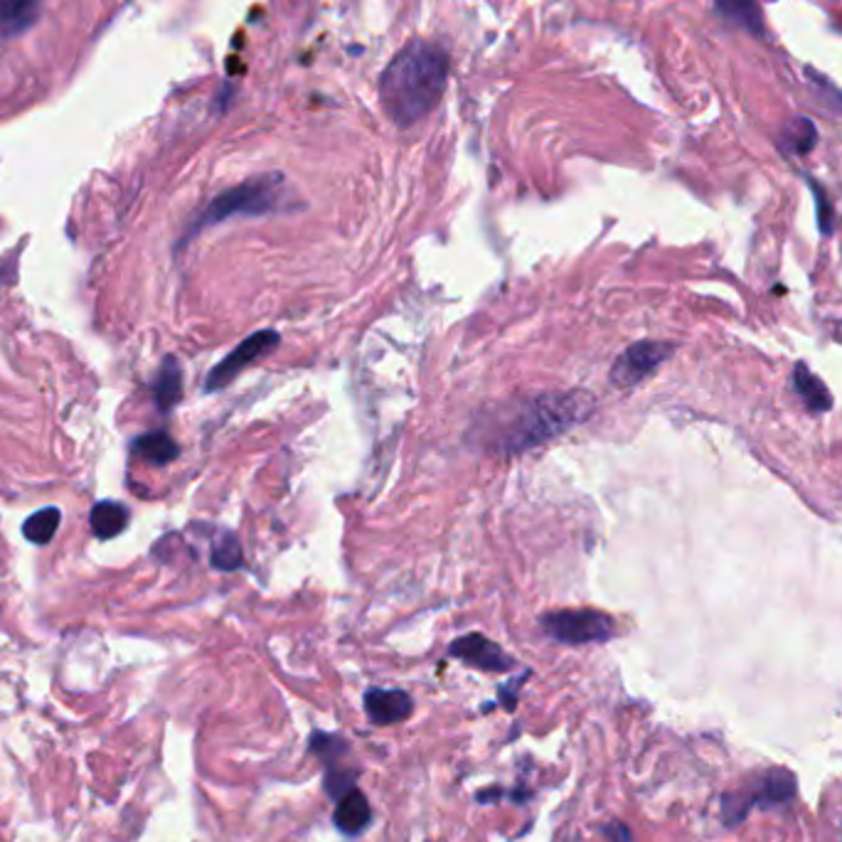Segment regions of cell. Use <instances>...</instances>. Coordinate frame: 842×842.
<instances>
[{
  "instance_id": "9",
  "label": "cell",
  "mask_w": 842,
  "mask_h": 842,
  "mask_svg": "<svg viewBox=\"0 0 842 842\" xmlns=\"http://www.w3.org/2000/svg\"><path fill=\"white\" fill-rule=\"evenodd\" d=\"M365 712L372 724L390 726L404 722L409 714L414 712V700L404 690H384V688H370L365 692Z\"/></svg>"
},
{
  "instance_id": "20",
  "label": "cell",
  "mask_w": 842,
  "mask_h": 842,
  "mask_svg": "<svg viewBox=\"0 0 842 842\" xmlns=\"http://www.w3.org/2000/svg\"><path fill=\"white\" fill-rule=\"evenodd\" d=\"M210 562L220 572H237L244 564V552L239 548V542L232 532H222L218 540L212 542Z\"/></svg>"
},
{
  "instance_id": "16",
  "label": "cell",
  "mask_w": 842,
  "mask_h": 842,
  "mask_svg": "<svg viewBox=\"0 0 842 842\" xmlns=\"http://www.w3.org/2000/svg\"><path fill=\"white\" fill-rule=\"evenodd\" d=\"M133 451L148 463H156V465H166L170 461H176L180 453L178 443L168 434V431H151V434L139 437L133 441Z\"/></svg>"
},
{
  "instance_id": "11",
  "label": "cell",
  "mask_w": 842,
  "mask_h": 842,
  "mask_svg": "<svg viewBox=\"0 0 842 842\" xmlns=\"http://www.w3.org/2000/svg\"><path fill=\"white\" fill-rule=\"evenodd\" d=\"M42 0H0V38H18L38 22Z\"/></svg>"
},
{
  "instance_id": "24",
  "label": "cell",
  "mask_w": 842,
  "mask_h": 842,
  "mask_svg": "<svg viewBox=\"0 0 842 842\" xmlns=\"http://www.w3.org/2000/svg\"><path fill=\"white\" fill-rule=\"evenodd\" d=\"M528 678H530V670H528V673L522 675V678L510 680L508 685H503V688L498 690V702L503 704V708H505L508 712H515V704H518V698H520V688H522V682H525Z\"/></svg>"
},
{
  "instance_id": "23",
  "label": "cell",
  "mask_w": 842,
  "mask_h": 842,
  "mask_svg": "<svg viewBox=\"0 0 842 842\" xmlns=\"http://www.w3.org/2000/svg\"><path fill=\"white\" fill-rule=\"evenodd\" d=\"M808 74H811V82L818 87V92L823 94V99L830 101V107H835L838 111H842V92L840 89L823 74H818L813 70H808Z\"/></svg>"
},
{
  "instance_id": "13",
  "label": "cell",
  "mask_w": 842,
  "mask_h": 842,
  "mask_svg": "<svg viewBox=\"0 0 842 842\" xmlns=\"http://www.w3.org/2000/svg\"><path fill=\"white\" fill-rule=\"evenodd\" d=\"M714 8L732 26L751 32L754 38L764 36V13L759 0H714Z\"/></svg>"
},
{
  "instance_id": "4",
  "label": "cell",
  "mask_w": 842,
  "mask_h": 842,
  "mask_svg": "<svg viewBox=\"0 0 842 842\" xmlns=\"http://www.w3.org/2000/svg\"><path fill=\"white\" fill-rule=\"evenodd\" d=\"M799 795V781L786 766L761 771L746 786L722 793V821L726 828H736L751 813V808L789 805Z\"/></svg>"
},
{
  "instance_id": "14",
  "label": "cell",
  "mask_w": 842,
  "mask_h": 842,
  "mask_svg": "<svg viewBox=\"0 0 842 842\" xmlns=\"http://www.w3.org/2000/svg\"><path fill=\"white\" fill-rule=\"evenodd\" d=\"M129 510L117 500H101L92 508L89 520H92V532L99 540H113L117 534L129 528Z\"/></svg>"
},
{
  "instance_id": "10",
  "label": "cell",
  "mask_w": 842,
  "mask_h": 842,
  "mask_svg": "<svg viewBox=\"0 0 842 842\" xmlns=\"http://www.w3.org/2000/svg\"><path fill=\"white\" fill-rule=\"evenodd\" d=\"M372 823V808L368 795L360 789L345 793L343 799L335 801V811H333V825L338 828V833H343L348 838H358L368 830Z\"/></svg>"
},
{
  "instance_id": "2",
  "label": "cell",
  "mask_w": 842,
  "mask_h": 842,
  "mask_svg": "<svg viewBox=\"0 0 842 842\" xmlns=\"http://www.w3.org/2000/svg\"><path fill=\"white\" fill-rule=\"evenodd\" d=\"M449 52L439 42L412 40L380 74V104L397 129H409L429 117L447 92Z\"/></svg>"
},
{
  "instance_id": "17",
  "label": "cell",
  "mask_w": 842,
  "mask_h": 842,
  "mask_svg": "<svg viewBox=\"0 0 842 842\" xmlns=\"http://www.w3.org/2000/svg\"><path fill=\"white\" fill-rule=\"evenodd\" d=\"M309 751L313 756L321 759L323 769H333L338 764H343V759L350 754V744H348V739H343L335 732L315 730L309 739Z\"/></svg>"
},
{
  "instance_id": "7",
  "label": "cell",
  "mask_w": 842,
  "mask_h": 842,
  "mask_svg": "<svg viewBox=\"0 0 842 842\" xmlns=\"http://www.w3.org/2000/svg\"><path fill=\"white\" fill-rule=\"evenodd\" d=\"M277 345H279L277 330H259V333L244 338L242 343L230 352V355L208 372V378H204V392L224 390L227 384L234 382L239 372L252 365V362L259 360L261 355H267V352H271Z\"/></svg>"
},
{
  "instance_id": "19",
  "label": "cell",
  "mask_w": 842,
  "mask_h": 842,
  "mask_svg": "<svg viewBox=\"0 0 842 842\" xmlns=\"http://www.w3.org/2000/svg\"><path fill=\"white\" fill-rule=\"evenodd\" d=\"M815 143H818V129L811 119L799 117L789 121L786 131H783V146H786L789 153L805 156L813 151Z\"/></svg>"
},
{
  "instance_id": "21",
  "label": "cell",
  "mask_w": 842,
  "mask_h": 842,
  "mask_svg": "<svg viewBox=\"0 0 842 842\" xmlns=\"http://www.w3.org/2000/svg\"><path fill=\"white\" fill-rule=\"evenodd\" d=\"M358 776H360L358 769H350V766L338 764L333 769H325V773H323V789H325V793L330 795V799L340 801L345 793L358 789L355 786Z\"/></svg>"
},
{
  "instance_id": "6",
  "label": "cell",
  "mask_w": 842,
  "mask_h": 842,
  "mask_svg": "<svg viewBox=\"0 0 842 842\" xmlns=\"http://www.w3.org/2000/svg\"><path fill=\"white\" fill-rule=\"evenodd\" d=\"M673 352V343H663V340H641V343H633L631 348L621 352L617 362H613L609 378L617 387H623V390L625 387H635L651 378Z\"/></svg>"
},
{
  "instance_id": "3",
  "label": "cell",
  "mask_w": 842,
  "mask_h": 842,
  "mask_svg": "<svg viewBox=\"0 0 842 842\" xmlns=\"http://www.w3.org/2000/svg\"><path fill=\"white\" fill-rule=\"evenodd\" d=\"M287 200L289 186L283 173H264L249 178L244 183L220 192V196L200 212V218L190 224L188 234L180 239V247H186L192 237L224 220L264 218V214L283 212L287 210Z\"/></svg>"
},
{
  "instance_id": "25",
  "label": "cell",
  "mask_w": 842,
  "mask_h": 842,
  "mask_svg": "<svg viewBox=\"0 0 842 842\" xmlns=\"http://www.w3.org/2000/svg\"><path fill=\"white\" fill-rule=\"evenodd\" d=\"M601 833H604L611 842H633L631 828L625 825V823H619V821H613V823L601 828Z\"/></svg>"
},
{
  "instance_id": "26",
  "label": "cell",
  "mask_w": 842,
  "mask_h": 842,
  "mask_svg": "<svg viewBox=\"0 0 842 842\" xmlns=\"http://www.w3.org/2000/svg\"><path fill=\"white\" fill-rule=\"evenodd\" d=\"M500 799H508V793L503 789H500V786H493V789H488V791L475 793V801L478 803H495Z\"/></svg>"
},
{
  "instance_id": "12",
  "label": "cell",
  "mask_w": 842,
  "mask_h": 842,
  "mask_svg": "<svg viewBox=\"0 0 842 842\" xmlns=\"http://www.w3.org/2000/svg\"><path fill=\"white\" fill-rule=\"evenodd\" d=\"M793 387H795V392L801 394L808 412L823 414L833 409V394H830V390L823 384V380L818 378V374L808 370L805 362H799V365L793 368Z\"/></svg>"
},
{
  "instance_id": "22",
  "label": "cell",
  "mask_w": 842,
  "mask_h": 842,
  "mask_svg": "<svg viewBox=\"0 0 842 842\" xmlns=\"http://www.w3.org/2000/svg\"><path fill=\"white\" fill-rule=\"evenodd\" d=\"M811 190H813L815 202H818V224H821V232L823 234H830V232H833V208H830L825 192L821 188H818L813 183V180H811Z\"/></svg>"
},
{
  "instance_id": "18",
  "label": "cell",
  "mask_w": 842,
  "mask_h": 842,
  "mask_svg": "<svg viewBox=\"0 0 842 842\" xmlns=\"http://www.w3.org/2000/svg\"><path fill=\"white\" fill-rule=\"evenodd\" d=\"M60 518L62 515L57 508H42L26 520L22 534H26V540L32 544H48L54 538L57 528H60Z\"/></svg>"
},
{
  "instance_id": "15",
  "label": "cell",
  "mask_w": 842,
  "mask_h": 842,
  "mask_svg": "<svg viewBox=\"0 0 842 842\" xmlns=\"http://www.w3.org/2000/svg\"><path fill=\"white\" fill-rule=\"evenodd\" d=\"M153 394H156V407L161 409L163 414L170 412V409L180 402V397H183V372H180L178 360L166 358L163 368L156 378Z\"/></svg>"
},
{
  "instance_id": "8",
  "label": "cell",
  "mask_w": 842,
  "mask_h": 842,
  "mask_svg": "<svg viewBox=\"0 0 842 842\" xmlns=\"http://www.w3.org/2000/svg\"><path fill=\"white\" fill-rule=\"evenodd\" d=\"M449 655L461 660L483 673H508L515 668L513 655H508L503 648L485 639L483 633H465L449 645Z\"/></svg>"
},
{
  "instance_id": "5",
  "label": "cell",
  "mask_w": 842,
  "mask_h": 842,
  "mask_svg": "<svg viewBox=\"0 0 842 842\" xmlns=\"http://www.w3.org/2000/svg\"><path fill=\"white\" fill-rule=\"evenodd\" d=\"M540 625L552 641L564 645L607 643L617 635V623L609 613L597 609H562L544 613Z\"/></svg>"
},
{
  "instance_id": "1",
  "label": "cell",
  "mask_w": 842,
  "mask_h": 842,
  "mask_svg": "<svg viewBox=\"0 0 842 842\" xmlns=\"http://www.w3.org/2000/svg\"><path fill=\"white\" fill-rule=\"evenodd\" d=\"M597 400L587 390L542 392L485 409L473 424V437L488 453L515 457L584 424Z\"/></svg>"
}]
</instances>
